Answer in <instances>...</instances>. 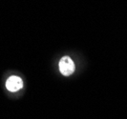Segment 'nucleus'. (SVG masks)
I'll return each instance as SVG.
<instances>
[{
    "instance_id": "f257e3e1",
    "label": "nucleus",
    "mask_w": 127,
    "mask_h": 119,
    "mask_svg": "<svg viewBox=\"0 0 127 119\" xmlns=\"http://www.w3.org/2000/svg\"><path fill=\"white\" fill-rule=\"evenodd\" d=\"M59 71L65 76H69L75 71V64L69 56H64L59 61Z\"/></svg>"
},
{
    "instance_id": "f03ea898",
    "label": "nucleus",
    "mask_w": 127,
    "mask_h": 119,
    "mask_svg": "<svg viewBox=\"0 0 127 119\" xmlns=\"http://www.w3.org/2000/svg\"><path fill=\"white\" fill-rule=\"evenodd\" d=\"M6 87L10 92L15 93L23 87V81L20 77L13 75V76L8 78V80L6 82Z\"/></svg>"
}]
</instances>
